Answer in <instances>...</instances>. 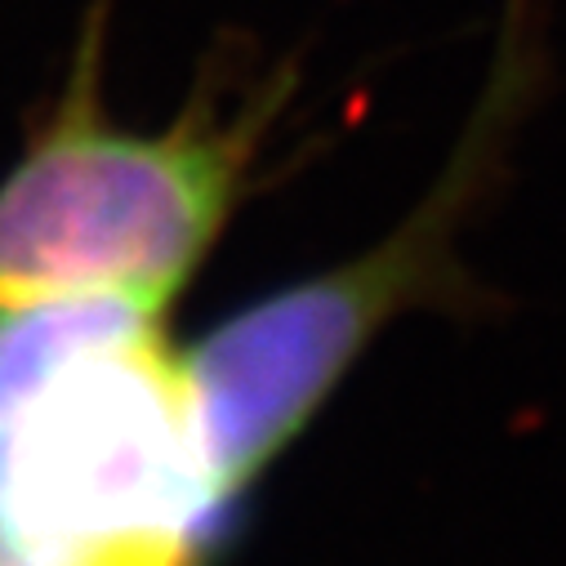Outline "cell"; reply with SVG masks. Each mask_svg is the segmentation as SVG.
I'll list each match as a JSON object with an SVG mask.
<instances>
[{
    "instance_id": "obj_1",
    "label": "cell",
    "mask_w": 566,
    "mask_h": 566,
    "mask_svg": "<svg viewBox=\"0 0 566 566\" xmlns=\"http://www.w3.org/2000/svg\"><path fill=\"white\" fill-rule=\"evenodd\" d=\"M116 0H90L59 90L0 175V313L129 300L170 313L250 197L300 94L295 59L214 41L184 107L134 129L107 107Z\"/></svg>"
},
{
    "instance_id": "obj_2",
    "label": "cell",
    "mask_w": 566,
    "mask_h": 566,
    "mask_svg": "<svg viewBox=\"0 0 566 566\" xmlns=\"http://www.w3.org/2000/svg\"><path fill=\"white\" fill-rule=\"evenodd\" d=\"M232 509L170 313H0V566H206Z\"/></svg>"
},
{
    "instance_id": "obj_3",
    "label": "cell",
    "mask_w": 566,
    "mask_h": 566,
    "mask_svg": "<svg viewBox=\"0 0 566 566\" xmlns=\"http://www.w3.org/2000/svg\"><path fill=\"white\" fill-rule=\"evenodd\" d=\"M553 90V0H500L486 76L429 192L375 245L241 304L188 348L210 447L237 504L308 433L397 317L473 322L504 308L460 245L509 192L517 134Z\"/></svg>"
}]
</instances>
